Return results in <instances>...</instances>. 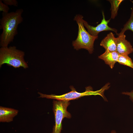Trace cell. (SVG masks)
Returning a JSON list of instances; mask_svg holds the SVG:
<instances>
[{"label": "cell", "instance_id": "30bf717a", "mask_svg": "<svg viewBox=\"0 0 133 133\" xmlns=\"http://www.w3.org/2000/svg\"><path fill=\"white\" fill-rule=\"evenodd\" d=\"M100 46L104 48L105 50L110 51H116V38L113 33L108 34L101 41Z\"/></svg>", "mask_w": 133, "mask_h": 133}, {"label": "cell", "instance_id": "e0dca14e", "mask_svg": "<svg viewBox=\"0 0 133 133\" xmlns=\"http://www.w3.org/2000/svg\"><path fill=\"white\" fill-rule=\"evenodd\" d=\"M110 133H117L115 130H113L111 131Z\"/></svg>", "mask_w": 133, "mask_h": 133}, {"label": "cell", "instance_id": "2e32d148", "mask_svg": "<svg viewBox=\"0 0 133 133\" xmlns=\"http://www.w3.org/2000/svg\"><path fill=\"white\" fill-rule=\"evenodd\" d=\"M122 94L129 96L130 100L133 103V90H132L130 92H123L122 93Z\"/></svg>", "mask_w": 133, "mask_h": 133}, {"label": "cell", "instance_id": "6da1fadb", "mask_svg": "<svg viewBox=\"0 0 133 133\" xmlns=\"http://www.w3.org/2000/svg\"><path fill=\"white\" fill-rule=\"evenodd\" d=\"M23 11L22 9H19L15 12L2 13L0 25V29L2 30L0 37L1 47H8L17 34L18 26L23 21L22 15Z\"/></svg>", "mask_w": 133, "mask_h": 133}, {"label": "cell", "instance_id": "9c48e42d", "mask_svg": "<svg viewBox=\"0 0 133 133\" xmlns=\"http://www.w3.org/2000/svg\"><path fill=\"white\" fill-rule=\"evenodd\" d=\"M119 54L116 51H110L107 50L98 57L105 63L109 65L111 69L114 67L116 63L117 62Z\"/></svg>", "mask_w": 133, "mask_h": 133}, {"label": "cell", "instance_id": "ba28073f", "mask_svg": "<svg viewBox=\"0 0 133 133\" xmlns=\"http://www.w3.org/2000/svg\"><path fill=\"white\" fill-rule=\"evenodd\" d=\"M18 112V110L0 106V122H9L13 121Z\"/></svg>", "mask_w": 133, "mask_h": 133}, {"label": "cell", "instance_id": "7a4b0ae2", "mask_svg": "<svg viewBox=\"0 0 133 133\" xmlns=\"http://www.w3.org/2000/svg\"><path fill=\"white\" fill-rule=\"evenodd\" d=\"M83 16L77 15L74 20L76 21L78 25V35L76 39L73 41L72 45L74 48L77 50L81 49L87 50L90 54H92L94 50V44L95 40L98 36H93L87 31L83 25Z\"/></svg>", "mask_w": 133, "mask_h": 133}, {"label": "cell", "instance_id": "8992f818", "mask_svg": "<svg viewBox=\"0 0 133 133\" xmlns=\"http://www.w3.org/2000/svg\"><path fill=\"white\" fill-rule=\"evenodd\" d=\"M102 14L103 18L101 22L96 27H94L89 25L86 21L83 19V25L87 29L88 33L91 35L95 36H98L100 32L104 31H111L114 32L116 34L117 33V29L110 27L108 25L110 19L106 20L103 11L102 12Z\"/></svg>", "mask_w": 133, "mask_h": 133}, {"label": "cell", "instance_id": "4fadbf2b", "mask_svg": "<svg viewBox=\"0 0 133 133\" xmlns=\"http://www.w3.org/2000/svg\"><path fill=\"white\" fill-rule=\"evenodd\" d=\"M117 62L120 64L129 66L133 69V62L128 55H119Z\"/></svg>", "mask_w": 133, "mask_h": 133}, {"label": "cell", "instance_id": "52a82bcc", "mask_svg": "<svg viewBox=\"0 0 133 133\" xmlns=\"http://www.w3.org/2000/svg\"><path fill=\"white\" fill-rule=\"evenodd\" d=\"M124 34L116 38V50L119 55H128L133 52V48L130 43L126 39Z\"/></svg>", "mask_w": 133, "mask_h": 133}, {"label": "cell", "instance_id": "8fae6325", "mask_svg": "<svg viewBox=\"0 0 133 133\" xmlns=\"http://www.w3.org/2000/svg\"><path fill=\"white\" fill-rule=\"evenodd\" d=\"M111 5V18L114 19L116 16L119 6L122 0H108Z\"/></svg>", "mask_w": 133, "mask_h": 133}, {"label": "cell", "instance_id": "277c9868", "mask_svg": "<svg viewBox=\"0 0 133 133\" xmlns=\"http://www.w3.org/2000/svg\"><path fill=\"white\" fill-rule=\"evenodd\" d=\"M110 87L108 83L106 84L100 89L94 91L91 86L86 88L85 91L84 92L80 93L77 92L73 86H71L70 88L71 91L67 93L60 95H57L54 94L47 95L44 94L39 92V97L46 98L62 101H68L78 99L80 98L85 96L92 95H100L101 96L104 100L107 101V100L104 95L105 91L108 89Z\"/></svg>", "mask_w": 133, "mask_h": 133}, {"label": "cell", "instance_id": "9a60e30c", "mask_svg": "<svg viewBox=\"0 0 133 133\" xmlns=\"http://www.w3.org/2000/svg\"><path fill=\"white\" fill-rule=\"evenodd\" d=\"M3 2L7 5L14 6H17L18 3L16 0H3Z\"/></svg>", "mask_w": 133, "mask_h": 133}, {"label": "cell", "instance_id": "3957f363", "mask_svg": "<svg viewBox=\"0 0 133 133\" xmlns=\"http://www.w3.org/2000/svg\"><path fill=\"white\" fill-rule=\"evenodd\" d=\"M24 52L17 49L15 46L1 47L0 49V66L6 64L15 68L28 67L25 61Z\"/></svg>", "mask_w": 133, "mask_h": 133}, {"label": "cell", "instance_id": "5bb4252c", "mask_svg": "<svg viewBox=\"0 0 133 133\" xmlns=\"http://www.w3.org/2000/svg\"><path fill=\"white\" fill-rule=\"evenodd\" d=\"M10 9L8 6L4 4L2 0H0V11H2V13H7Z\"/></svg>", "mask_w": 133, "mask_h": 133}, {"label": "cell", "instance_id": "5b68a950", "mask_svg": "<svg viewBox=\"0 0 133 133\" xmlns=\"http://www.w3.org/2000/svg\"><path fill=\"white\" fill-rule=\"evenodd\" d=\"M53 110L55 123L51 133H61L62 130V122L65 117L70 118L71 115L67 110L70 102L68 101L53 100Z\"/></svg>", "mask_w": 133, "mask_h": 133}, {"label": "cell", "instance_id": "7c38bea8", "mask_svg": "<svg viewBox=\"0 0 133 133\" xmlns=\"http://www.w3.org/2000/svg\"><path fill=\"white\" fill-rule=\"evenodd\" d=\"M128 30H130L133 32V6L130 18L124 25L123 27L121 29V32L116 34L118 36L124 34L125 32Z\"/></svg>", "mask_w": 133, "mask_h": 133}]
</instances>
